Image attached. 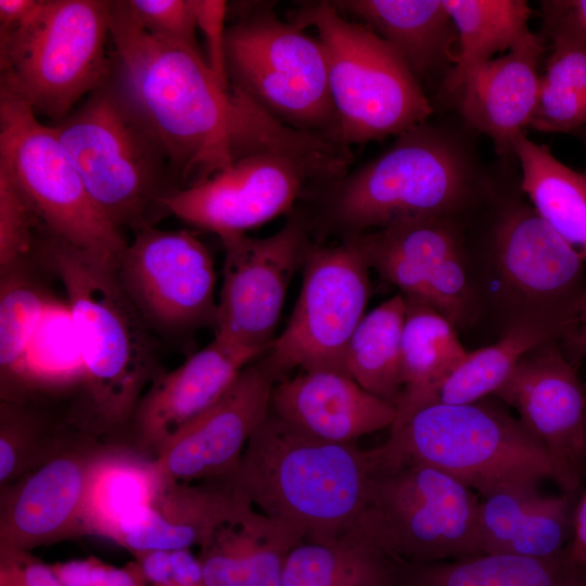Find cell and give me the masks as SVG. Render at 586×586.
Here are the masks:
<instances>
[{"label":"cell","mask_w":586,"mask_h":586,"mask_svg":"<svg viewBox=\"0 0 586 586\" xmlns=\"http://www.w3.org/2000/svg\"><path fill=\"white\" fill-rule=\"evenodd\" d=\"M112 61L162 143L178 189L228 168L243 138L247 98L222 86L203 53L148 33L127 0L111 2Z\"/></svg>","instance_id":"1"},{"label":"cell","mask_w":586,"mask_h":586,"mask_svg":"<svg viewBox=\"0 0 586 586\" xmlns=\"http://www.w3.org/2000/svg\"><path fill=\"white\" fill-rule=\"evenodd\" d=\"M36 254L64 288L84 368L65 420L79 432L125 444L140 398L165 371L157 337L122 288L115 268L47 226Z\"/></svg>","instance_id":"2"},{"label":"cell","mask_w":586,"mask_h":586,"mask_svg":"<svg viewBox=\"0 0 586 586\" xmlns=\"http://www.w3.org/2000/svg\"><path fill=\"white\" fill-rule=\"evenodd\" d=\"M372 474L370 450L316 437L269 411L221 481L303 542L326 544L361 517Z\"/></svg>","instance_id":"3"},{"label":"cell","mask_w":586,"mask_h":586,"mask_svg":"<svg viewBox=\"0 0 586 586\" xmlns=\"http://www.w3.org/2000/svg\"><path fill=\"white\" fill-rule=\"evenodd\" d=\"M348 145L290 127L265 112L232 164L164 201L169 215L216 233L245 234L349 173Z\"/></svg>","instance_id":"4"},{"label":"cell","mask_w":586,"mask_h":586,"mask_svg":"<svg viewBox=\"0 0 586 586\" xmlns=\"http://www.w3.org/2000/svg\"><path fill=\"white\" fill-rule=\"evenodd\" d=\"M476 170L463 145L426 122L399 133L375 160L316 194L315 225L342 239L423 218L453 217L476 195Z\"/></svg>","instance_id":"5"},{"label":"cell","mask_w":586,"mask_h":586,"mask_svg":"<svg viewBox=\"0 0 586 586\" xmlns=\"http://www.w3.org/2000/svg\"><path fill=\"white\" fill-rule=\"evenodd\" d=\"M51 126L91 198L117 228L136 233L168 215L164 201L179 190L169 161L112 59L103 81Z\"/></svg>","instance_id":"6"},{"label":"cell","mask_w":586,"mask_h":586,"mask_svg":"<svg viewBox=\"0 0 586 586\" xmlns=\"http://www.w3.org/2000/svg\"><path fill=\"white\" fill-rule=\"evenodd\" d=\"M468 256L480 311L488 309L501 334L530 328L561 342L576 326L586 263L532 205L507 202L482 251Z\"/></svg>","instance_id":"7"},{"label":"cell","mask_w":586,"mask_h":586,"mask_svg":"<svg viewBox=\"0 0 586 586\" xmlns=\"http://www.w3.org/2000/svg\"><path fill=\"white\" fill-rule=\"evenodd\" d=\"M384 444L371 449L373 472L424 463L447 472L481 496L553 479L542 443L499 402L433 403L394 422Z\"/></svg>","instance_id":"8"},{"label":"cell","mask_w":586,"mask_h":586,"mask_svg":"<svg viewBox=\"0 0 586 586\" xmlns=\"http://www.w3.org/2000/svg\"><path fill=\"white\" fill-rule=\"evenodd\" d=\"M290 21L318 30L343 144L398 136L432 114L419 80L395 49L364 24L346 20L332 1L307 2Z\"/></svg>","instance_id":"9"},{"label":"cell","mask_w":586,"mask_h":586,"mask_svg":"<svg viewBox=\"0 0 586 586\" xmlns=\"http://www.w3.org/2000/svg\"><path fill=\"white\" fill-rule=\"evenodd\" d=\"M111 0H42L21 25L0 29V88L53 124L106 77Z\"/></svg>","instance_id":"10"},{"label":"cell","mask_w":586,"mask_h":586,"mask_svg":"<svg viewBox=\"0 0 586 586\" xmlns=\"http://www.w3.org/2000/svg\"><path fill=\"white\" fill-rule=\"evenodd\" d=\"M238 13L226 33L230 84L283 124L337 140L319 39L283 22L272 4L256 3Z\"/></svg>","instance_id":"11"},{"label":"cell","mask_w":586,"mask_h":586,"mask_svg":"<svg viewBox=\"0 0 586 586\" xmlns=\"http://www.w3.org/2000/svg\"><path fill=\"white\" fill-rule=\"evenodd\" d=\"M0 167L44 225L71 245L116 268L128 241L100 209L51 125L0 88Z\"/></svg>","instance_id":"12"},{"label":"cell","mask_w":586,"mask_h":586,"mask_svg":"<svg viewBox=\"0 0 586 586\" xmlns=\"http://www.w3.org/2000/svg\"><path fill=\"white\" fill-rule=\"evenodd\" d=\"M303 266L294 310L258 361L276 383L295 368L347 373L346 349L371 293L370 267L357 237L334 245L310 243Z\"/></svg>","instance_id":"13"},{"label":"cell","mask_w":586,"mask_h":586,"mask_svg":"<svg viewBox=\"0 0 586 586\" xmlns=\"http://www.w3.org/2000/svg\"><path fill=\"white\" fill-rule=\"evenodd\" d=\"M479 502L447 472L405 463L373 472L364 512L394 556L423 564L482 555Z\"/></svg>","instance_id":"14"},{"label":"cell","mask_w":586,"mask_h":586,"mask_svg":"<svg viewBox=\"0 0 586 586\" xmlns=\"http://www.w3.org/2000/svg\"><path fill=\"white\" fill-rule=\"evenodd\" d=\"M117 279L156 337L215 328L216 275L206 246L187 230L142 229L122 255Z\"/></svg>","instance_id":"15"},{"label":"cell","mask_w":586,"mask_h":586,"mask_svg":"<svg viewBox=\"0 0 586 586\" xmlns=\"http://www.w3.org/2000/svg\"><path fill=\"white\" fill-rule=\"evenodd\" d=\"M310 228L303 214L293 213L269 237L219 238L225 258L215 337L262 355L270 347L289 284L310 245Z\"/></svg>","instance_id":"16"},{"label":"cell","mask_w":586,"mask_h":586,"mask_svg":"<svg viewBox=\"0 0 586 586\" xmlns=\"http://www.w3.org/2000/svg\"><path fill=\"white\" fill-rule=\"evenodd\" d=\"M356 237L369 267L405 297L430 305L456 329L467 328L480 317L463 229L457 218L406 220Z\"/></svg>","instance_id":"17"},{"label":"cell","mask_w":586,"mask_h":586,"mask_svg":"<svg viewBox=\"0 0 586 586\" xmlns=\"http://www.w3.org/2000/svg\"><path fill=\"white\" fill-rule=\"evenodd\" d=\"M559 343L546 342L525 353L494 395L514 408L542 443L553 480L571 497L586 464V392Z\"/></svg>","instance_id":"18"},{"label":"cell","mask_w":586,"mask_h":586,"mask_svg":"<svg viewBox=\"0 0 586 586\" xmlns=\"http://www.w3.org/2000/svg\"><path fill=\"white\" fill-rule=\"evenodd\" d=\"M110 444L74 429L50 460L0 487V550L31 552L80 537L88 475Z\"/></svg>","instance_id":"19"},{"label":"cell","mask_w":586,"mask_h":586,"mask_svg":"<svg viewBox=\"0 0 586 586\" xmlns=\"http://www.w3.org/2000/svg\"><path fill=\"white\" fill-rule=\"evenodd\" d=\"M275 384L258 362L246 366L225 394L178 431L155 458L163 485L228 476L269 413Z\"/></svg>","instance_id":"20"},{"label":"cell","mask_w":586,"mask_h":586,"mask_svg":"<svg viewBox=\"0 0 586 586\" xmlns=\"http://www.w3.org/2000/svg\"><path fill=\"white\" fill-rule=\"evenodd\" d=\"M259 356L214 336L204 348L151 383L136 407L125 444L156 458L178 431L216 403Z\"/></svg>","instance_id":"21"},{"label":"cell","mask_w":586,"mask_h":586,"mask_svg":"<svg viewBox=\"0 0 586 586\" xmlns=\"http://www.w3.org/2000/svg\"><path fill=\"white\" fill-rule=\"evenodd\" d=\"M270 522L221 480L170 482L154 502L117 538L132 556L162 549L202 547L226 525L265 526Z\"/></svg>","instance_id":"22"},{"label":"cell","mask_w":586,"mask_h":586,"mask_svg":"<svg viewBox=\"0 0 586 586\" xmlns=\"http://www.w3.org/2000/svg\"><path fill=\"white\" fill-rule=\"evenodd\" d=\"M269 411L322 440L355 443L391 428L396 406L362 388L351 375L333 370L303 371L277 382Z\"/></svg>","instance_id":"23"},{"label":"cell","mask_w":586,"mask_h":586,"mask_svg":"<svg viewBox=\"0 0 586 586\" xmlns=\"http://www.w3.org/2000/svg\"><path fill=\"white\" fill-rule=\"evenodd\" d=\"M544 39L535 35L507 54L476 66L456 94L467 125L491 138L500 155L513 153L517 139L534 116Z\"/></svg>","instance_id":"24"},{"label":"cell","mask_w":586,"mask_h":586,"mask_svg":"<svg viewBox=\"0 0 586 586\" xmlns=\"http://www.w3.org/2000/svg\"><path fill=\"white\" fill-rule=\"evenodd\" d=\"M570 496H544L538 486H513L491 492L479 502L482 553L558 558L572 533Z\"/></svg>","instance_id":"25"},{"label":"cell","mask_w":586,"mask_h":586,"mask_svg":"<svg viewBox=\"0 0 586 586\" xmlns=\"http://www.w3.org/2000/svg\"><path fill=\"white\" fill-rule=\"evenodd\" d=\"M163 487L155 458L111 443L93 462L79 515L80 537L117 540L152 506Z\"/></svg>","instance_id":"26"},{"label":"cell","mask_w":586,"mask_h":586,"mask_svg":"<svg viewBox=\"0 0 586 586\" xmlns=\"http://www.w3.org/2000/svg\"><path fill=\"white\" fill-rule=\"evenodd\" d=\"M342 13L357 18L390 43L417 79L454 64L458 41L443 0H340Z\"/></svg>","instance_id":"27"},{"label":"cell","mask_w":586,"mask_h":586,"mask_svg":"<svg viewBox=\"0 0 586 586\" xmlns=\"http://www.w3.org/2000/svg\"><path fill=\"white\" fill-rule=\"evenodd\" d=\"M405 563L362 512L331 543L296 545L286 558L283 586H400Z\"/></svg>","instance_id":"28"},{"label":"cell","mask_w":586,"mask_h":586,"mask_svg":"<svg viewBox=\"0 0 586 586\" xmlns=\"http://www.w3.org/2000/svg\"><path fill=\"white\" fill-rule=\"evenodd\" d=\"M405 300L403 392L396 405L394 422L431 404L440 384L468 354L457 329L448 319L425 303L407 297Z\"/></svg>","instance_id":"29"},{"label":"cell","mask_w":586,"mask_h":586,"mask_svg":"<svg viewBox=\"0 0 586 586\" xmlns=\"http://www.w3.org/2000/svg\"><path fill=\"white\" fill-rule=\"evenodd\" d=\"M400 586H586V569L565 553L540 559L482 553L435 563H405Z\"/></svg>","instance_id":"30"},{"label":"cell","mask_w":586,"mask_h":586,"mask_svg":"<svg viewBox=\"0 0 586 586\" xmlns=\"http://www.w3.org/2000/svg\"><path fill=\"white\" fill-rule=\"evenodd\" d=\"M455 24L458 49L442 90L457 94L468 74L497 52L517 47L536 34L528 28L532 10L525 0H443Z\"/></svg>","instance_id":"31"},{"label":"cell","mask_w":586,"mask_h":586,"mask_svg":"<svg viewBox=\"0 0 586 586\" xmlns=\"http://www.w3.org/2000/svg\"><path fill=\"white\" fill-rule=\"evenodd\" d=\"M44 269L36 253L0 268L1 402H16L33 336L53 300L39 276Z\"/></svg>","instance_id":"32"},{"label":"cell","mask_w":586,"mask_h":586,"mask_svg":"<svg viewBox=\"0 0 586 586\" xmlns=\"http://www.w3.org/2000/svg\"><path fill=\"white\" fill-rule=\"evenodd\" d=\"M550 53L539 77L537 105L530 128L570 132L586 125V42L543 2Z\"/></svg>","instance_id":"33"},{"label":"cell","mask_w":586,"mask_h":586,"mask_svg":"<svg viewBox=\"0 0 586 586\" xmlns=\"http://www.w3.org/2000/svg\"><path fill=\"white\" fill-rule=\"evenodd\" d=\"M513 154L522 169L521 189L532 207L586 263V177L557 160L547 145L521 135Z\"/></svg>","instance_id":"34"},{"label":"cell","mask_w":586,"mask_h":586,"mask_svg":"<svg viewBox=\"0 0 586 586\" xmlns=\"http://www.w3.org/2000/svg\"><path fill=\"white\" fill-rule=\"evenodd\" d=\"M402 293L366 314L348 343L346 372L369 393L397 405L402 392V337L406 317Z\"/></svg>","instance_id":"35"},{"label":"cell","mask_w":586,"mask_h":586,"mask_svg":"<svg viewBox=\"0 0 586 586\" xmlns=\"http://www.w3.org/2000/svg\"><path fill=\"white\" fill-rule=\"evenodd\" d=\"M65 411L50 406L0 402V487L36 470L66 443L73 432Z\"/></svg>","instance_id":"36"},{"label":"cell","mask_w":586,"mask_h":586,"mask_svg":"<svg viewBox=\"0 0 586 586\" xmlns=\"http://www.w3.org/2000/svg\"><path fill=\"white\" fill-rule=\"evenodd\" d=\"M550 341L559 340L530 328L502 333L495 344L468 352L440 384L431 404L464 405L494 395L525 353Z\"/></svg>","instance_id":"37"},{"label":"cell","mask_w":586,"mask_h":586,"mask_svg":"<svg viewBox=\"0 0 586 586\" xmlns=\"http://www.w3.org/2000/svg\"><path fill=\"white\" fill-rule=\"evenodd\" d=\"M226 525L200 547L198 558L205 586H244L258 537L269 527Z\"/></svg>","instance_id":"38"},{"label":"cell","mask_w":586,"mask_h":586,"mask_svg":"<svg viewBox=\"0 0 586 586\" xmlns=\"http://www.w3.org/2000/svg\"><path fill=\"white\" fill-rule=\"evenodd\" d=\"M43 227L22 190L0 167V268L34 254Z\"/></svg>","instance_id":"39"},{"label":"cell","mask_w":586,"mask_h":586,"mask_svg":"<svg viewBox=\"0 0 586 586\" xmlns=\"http://www.w3.org/2000/svg\"><path fill=\"white\" fill-rule=\"evenodd\" d=\"M143 28L165 41L202 53L194 0H127Z\"/></svg>","instance_id":"40"},{"label":"cell","mask_w":586,"mask_h":586,"mask_svg":"<svg viewBox=\"0 0 586 586\" xmlns=\"http://www.w3.org/2000/svg\"><path fill=\"white\" fill-rule=\"evenodd\" d=\"M303 540L271 521L253 549L244 586H283L286 558Z\"/></svg>","instance_id":"41"},{"label":"cell","mask_w":586,"mask_h":586,"mask_svg":"<svg viewBox=\"0 0 586 586\" xmlns=\"http://www.w3.org/2000/svg\"><path fill=\"white\" fill-rule=\"evenodd\" d=\"M198 28L203 34L206 63L218 81L230 87L226 62V17L228 4L224 0H194Z\"/></svg>","instance_id":"42"},{"label":"cell","mask_w":586,"mask_h":586,"mask_svg":"<svg viewBox=\"0 0 586 586\" xmlns=\"http://www.w3.org/2000/svg\"><path fill=\"white\" fill-rule=\"evenodd\" d=\"M0 586H63L51 564L30 551L0 550Z\"/></svg>","instance_id":"43"},{"label":"cell","mask_w":586,"mask_h":586,"mask_svg":"<svg viewBox=\"0 0 586 586\" xmlns=\"http://www.w3.org/2000/svg\"><path fill=\"white\" fill-rule=\"evenodd\" d=\"M133 557L151 586L171 584L170 550L152 549L138 552Z\"/></svg>","instance_id":"44"},{"label":"cell","mask_w":586,"mask_h":586,"mask_svg":"<svg viewBox=\"0 0 586 586\" xmlns=\"http://www.w3.org/2000/svg\"><path fill=\"white\" fill-rule=\"evenodd\" d=\"M565 556L574 565L586 569V492L572 514V533Z\"/></svg>","instance_id":"45"},{"label":"cell","mask_w":586,"mask_h":586,"mask_svg":"<svg viewBox=\"0 0 586 586\" xmlns=\"http://www.w3.org/2000/svg\"><path fill=\"white\" fill-rule=\"evenodd\" d=\"M171 583L177 586L203 584L202 566L190 548L170 550Z\"/></svg>","instance_id":"46"},{"label":"cell","mask_w":586,"mask_h":586,"mask_svg":"<svg viewBox=\"0 0 586 586\" xmlns=\"http://www.w3.org/2000/svg\"><path fill=\"white\" fill-rule=\"evenodd\" d=\"M97 558L75 559L51 564L63 586H93Z\"/></svg>","instance_id":"47"},{"label":"cell","mask_w":586,"mask_h":586,"mask_svg":"<svg viewBox=\"0 0 586 586\" xmlns=\"http://www.w3.org/2000/svg\"><path fill=\"white\" fill-rule=\"evenodd\" d=\"M42 0H0V29L13 28L40 8Z\"/></svg>","instance_id":"48"},{"label":"cell","mask_w":586,"mask_h":586,"mask_svg":"<svg viewBox=\"0 0 586 586\" xmlns=\"http://www.w3.org/2000/svg\"><path fill=\"white\" fill-rule=\"evenodd\" d=\"M560 15L586 42V0H565L544 2Z\"/></svg>","instance_id":"49"},{"label":"cell","mask_w":586,"mask_h":586,"mask_svg":"<svg viewBox=\"0 0 586 586\" xmlns=\"http://www.w3.org/2000/svg\"><path fill=\"white\" fill-rule=\"evenodd\" d=\"M561 343L576 358H586V328L575 326L564 335Z\"/></svg>","instance_id":"50"},{"label":"cell","mask_w":586,"mask_h":586,"mask_svg":"<svg viewBox=\"0 0 586 586\" xmlns=\"http://www.w3.org/2000/svg\"><path fill=\"white\" fill-rule=\"evenodd\" d=\"M576 326L586 328V291L578 303Z\"/></svg>","instance_id":"51"},{"label":"cell","mask_w":586,"mask_h":586,"mask_svg":"<svg viewBox=\"0 0 586 586\" xmlns=\"http://www.w3.org/2000/svg\"><path fill=\"white\" fill-rule=\"evenodd\" d=\"M167 586H177V585L171 583V584H169ZM188 586H205V585L204 584H195V585H188Z\"/></svg>","instance_id":"52"},{"label":"cell","mask_w":586,"mask_h":586,"mask_svg":"<svg viewBox=\"0 0 586 586\" xmlns=\"http://www.w3.org/2000/svg\"><path fill=\"white\" fill-rule=\"evenodd\" d=\"M584 176L586 177V170H585V173H584Z\"/></svg>","instance_id":"53"}]
</instances>
